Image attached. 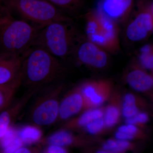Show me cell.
<instances>
[{"label":"cell","instance_id":"cell-30","mask_svg":"<svg viewBox=\"0 0 153 153\" xmlns=\"http://www.w3.org/2000/svg\"><path fill=\"white\" fill-rule=\"evenodd\" d=\"M94 146L84 149L85 153H113L110 151L106 150L101 147L98 148H94Z\"/></svg>","mask_w":153,"mask_h":153},{"label":"cell","instance_id":"cell-22","mask_svg":"<svg viewBox=\"0 0 153 153\" xmlns=\"http://www.w3.org/2000/svg\"><path fill=\"white\" fill-rule=\"evenodd\" d=\"M21 84V78L7 85L0 86V110L9 106L17 88Z\"/></svg>","mask_w":153,"mask_h":153},{"label":"cell","instance_id":"cell-27","mask_svg":"<svg viewBox=\"0 0 153 153\" xmlns=\"http://www.w3.org/2000/svg\"><path fill=\"white\" fill-rule=\"evenodd\" d=\"M18 135V131L14 128L10 127L4 135L0 139L1 150L7 146Z\"/></svg>","mask_w":153,"mask_h":153},{"label":"cell","instance_id":"cell-18","mask_svg":"<svg viewBox=\"0 0 153 153\" xmlns=\"http://www.w3.org/2000/svg\"><path fill=\"white\" fill-rule=\"evenodd\" d=\"M113 100L104 110V118L105 128H111L119 121L121 114V107L118 100Z\"/></svg>","mask_w":153,"mask_h":153},{"label":"cell","instance_id":"cell-6","mask_svg":"<svg viewBox=\"0 0 153 153\" xmlns=\"http://www.w3.org/2000/svg\"><path fill=\"white\" fill-rule=\"evenodd\" d=\"M36 98L30 113V119L36 126H49L58 118L59 96L63 85L53 84L44 88Z\"/></svg>","mask_w":153,"mask_h":153},{"label":"cell","instance_id":"cell-23","mask_svg":"<svg viewBox=\"0 0 153 153\" xmlns=\"http://www.w3.org/2000/svg\"><path fill=\"white\" fill-rule=\"evenodd\" d=\"M66 14L76 13L82 8L83 0H46Z\"/></svg>","mask_w":153,"mask_h":153},{"label":"cell","instance_id":"cell-26","mask_svg":"<svg viewBox=\"0 0 153 153\" xmlns=\"http://www.w3.org/2000/svg\"><path fill=\"white\" fill-rule=\"evenodd\" d=\"M149 117L147 113L139 112L133 117L126 119V124L136 125L145 124L149 121Z\"/></svg>","mask_w":153,"mask_h":153},{"label":"cell","instance_id":"cell-12","mask_svg":"<svg viewBox=\"0 0 153 153\" xmlns=\"http://www.w3.org/2000/svg\"><path fill=\"white\" fill-rule=\"evenodd\" d=\"M22 56L0 52V86L21 78Z\"/></svg>","mask_w":153,"mask_h":153},{"label":"cell","instance_id":"cell-15","mask_svg":"<svg viewBox=\"0 0 153 153\" xmlns=\"http://www.w3.org/2000/svg\"><path fill=\"white\" fill-rule=\"evenodd\" d=\"M126 80L132 89L138 92H148L153 88L152 75L138 66L128 71Z\"/></svg>","mask_w":153,"mask_h":153},{"label":"cell","instance_id":"cell-13","mask_svg":"<svg viewBox=\"0 0 153 153\" xmlns=\"http://www.w3.org/2000/svg\"><path fill=\"white\" fill-rule=\"evenodd\" d=\"M83 108V98L78 87L68 93L60 102L58 119L68 120L77 114Z\"/></svg>","mask_w":153,"mask_h":153},{"label":"cell","instance_id":"cell-10","mask_svg":"<svg viewBox=\"0 0 153 153\" xmlns=\"http://www.w3.org/2000/svg\"><path fill=\"white\" fill-rule=\"evenodd\" d=\"M134 0H98L94 10L118 25L127 19Z\"/></svg>","mask_w":153,"mask_h":153},{"label":"cell","instance_id":"cell-1","mask_svg":"<svg viewBox=\"0 0 153 153\" xmlns=\"http://www.w3.org/2000/svg\"><path fill=\"white\" fill-rule=\"evenodd\" d=\"M22 58L21 83L29 90L37 92L52 85L64 73V67L59 59L41 47L33 46Z\"/></svg>","mask_w":153,"mask_h":153},{"label":"cell","instance_id":"cell-9","mask_svg":"<svg viewBox=\"0 0 153 153\" xmlns=\"http://www.w3.org/2000/svg\"><path fill=\"white\" fill-rule=\"evenodd\" d=\"M84 102L83 109L99 108L109 99L112 85L105 79L90 80L79 86Z\"/></svg>","mask_w":153,"mask_h":153},{"label":"cell","instance_id":"cell-32","mask_svg":"<svg viewBox=\"0 0 153 153\" xmlns=\"http://www.w3.org/2000/svg\"><path fill=\"white\" fill-rule=\"evenodd\" d=\"M10 19V17L8 16L0 18V26L4 25V24L8 22Z\"/></svg>","mask_w":153,"mask_h":153},{"label":"cell","instance_id":"cell-29","mask_svg":"<svg viewBox=\"0 0 153 153\" xmlns=\"http://www.w3.org/2000/svg\"><path fill=\"white\" fill-rule=\"evenodd\" d=\"M45 153H69L67 148L56 146L48 145Z\"/></svg>","mask_w":153,"mask_h":153},{"label":"cell","instance_id":"cell-4","mask_svg":"<svg viewBox=\"0 0 153 153\" xmlns=\"http://www.w3.org/2000/svg\"><path fill=\"white\" fill-rule=\"evenodd\" d=\"M5 3L25 21L39 27L54 22H72L70 17L46 0H5Z\"/></svg>","mask_w":153,"mask_h":153},{"label":"cell","instance_id":"cell-16","mask_svg":"<svg viewBox=\"0 0 153 153\" xmlns=\"http://www.w3.org/2000/svg\"><path fill=\"white\" fill-rule=\"evenodd\" d=\"M100 143V147L113 153H136L139 150V145L131 141L111 138Z\"/></svg>","mask_w":153,"mask_h":153},{"label":"cell","instance_id":"cell-7","mask_svg":"<svg viewBox=\"0 0 153 153\" xmlns=\"http://www.w3.org/2000/svg\"><path fill=\"white\" fill-rule=\"evenodd\" d=\"M153 31V3H142L126 27V37L133 43L141 42L149 37Z\"/></svg>","mask_w":153,"mask_h":153},{"label":"cell","instance_id":"cell-11","mask_svg":"<svg viewBox=\"0 0 153 153\" xmlns=\"http://www.w3.org/2000/svg\"><path fill=\"white\" fill-rule=\"evenodd\" d=\"M97 138L83 135H76L66 129L55 132L43 140L47 145H56L67 148L75 147L85 149L98 144Z\"/></svg>","mask_w":153,"mask_h":153},{"label":"cell","instance_id":"cell-17","mask_svg":"<svg viewBox=\"0 0 153 153\" xmlns=\"http://www.w3.org/2000/svg\"><path fill=\"white\" fill-rule=\"evenodd\" d=\"M104 115V110L100 107L86 109L80 116L69 122L65 127L67 128H83L91 122L103 118Z\"/></svg>","mask_w":153,"mask_h":153},{"label":"cell","instance_id":"cell-8","mask_svg":"<svg viewBox=\"0 0 153 153\" xmlns=\"http://www.w3.org/2000/svg\"><path fill=\"white\" fill-rule=\"evenodd\" d=\"M109 53L104 49L88 41L80 39L72 55L76 62L96 69L105 68L109 62Z\"/></svg>","mask_w":153,"mask_h":153},{"label":"cell","instance_id":"cell-5","mask_svg":"<svg viewBox=\"0 0 153 153\" xmlns=\"http://www.w3.org/2000/svg\"><path fill=\"white\" fill-rule=\"evenodd\" d=\"M85 33L86 39L109 54L120 49L118 25L94 10L85 16Z\"/></svg>","mask_w":153,"mask_h":153},{"label":"cell","instance_id":"cell-25","mask_svg":"<svg viewBox=\"0 0 153 153\" xmlns=\"http://www.w3.org/2000/svg\"><path fill=\"white\" fill-rule=\"evenodd\" d=\"M117 131L133 135L136 137L138 140H145L146 138V134L140 130L137 126L130 124H126L120 126Z\"/></svg>","mask_w":153,"mask_h":153},{"label":"cell","instance_id":"cell-34","mask_svg":"<svg viewBox=\"0 0 153 153\" xmlns=\"http://www.w3.org/2000/svg\"></svg>","mask_w":153,"mask_h":153},{"label":"cell","instance_id":"cell-31","mask_svg":"<svg viewBox=\"0 0 153 153\" xmlns=\"http://www.w3.org/2000/svg\"><path fill=\"white\" fill-rule=\"evenodd\" d=\"M38 151L27 147L22 146L14 153H38Z\"/></svg>","mask_w":153,"mask_h":153},{"label":"cell","instance_id":"cell-3","mask_svg":"<svg viewBox=\"0 0 153 153\" xmlns=\"http://www.w3.org/2000/svg\"><path fill=\"white\" fill-rule=\"evenodd\" d=\"M41 27L25 20L10 18L0 26V52L22 56L33 47Z\"/></svg>","mask_w":153,"mask_h":153},{"label":"cell","instance_id":"cell-21","mask_svg":"<svg viewBox=\"0 0 153 153\" xmlns=\"http://www.w3.org/2000/svg\"><path fill=\"white\" fill-rule=\"evenodd\" d=\"M140 111L138 100L134 94L131 93L124 96L121 106V114L125 119L133 117Z\"/></svg>","mask_w":153,"mask_h":153},{"label":"cell","instance_id":"cell-19","mask_svg":"<svg viewBox=\"0 0 153 153\" xmlns=\"http://www.w3.org/2000/svg\"><path fill=\"white\" fill-rule=\"evenodd\" d=\"M18 135L24 144L31 145L41 141L43 133L36 126H27L18 131Z\"/></svg>","mask_w":153,"mask_h":153},{"label":"cell","instance_id":"cell-24","mask_svg":"<svg viewBox=\"0 0 153 153\" xmlns=\"http://www.w3.org/2000/svg\"><path fill=\"white\" fill-rule=\"evenodd\" d=\"M105 128L104 118L98 119L88 124L83 127L85 131L91 135H97Z\"/></svg>","mask_w":153,"mask_h":153},{"label":"cell","instance_id":"cell-14","mask_svg":"<svg viewBox=\"0 0 153 153\" xmlns=\"http://www.w3.org/2000/svg\"><path fill=\"white\" fill-rule=\"evenodd\" d=\"M36 91L29 90L16 102L8 106L0 112V139L2 137L11 126L19 112Z\"/></svg>","mask_w":153,"mask_h":153},{"label":"cell","instance_id":"cell-2","mask_svg":"<svg viewBox=\"0 0 153 153\" xmlns=\"http://www.w3.org/2000/svg\"><path fill=\"white\" fill-rule=\"evenodd\" d=\"M81 38L72 22H54L40 29L33 46L43 48L58 59L65 60L72 55Z\"/></svg>","mask_w":153,"mask_h":153},{"label":"cell","instance_id":"cell-33","mask_svg":"<svg viewBox=\"0 0 153 153\" xmlns=\"http://www.w3.org/2000/svg\"><path fill=\"white\" fill-rule=\"evenodd\" d=\"M3 110H4V109H1V110H0V112H1V111H2Z\"/></svg>","mask_w":153,"mask_h":153},{"label":"cell","instance_id":"cell-20","mask_svg":"<svg viewBox=\"0 0 153 153\" xmlns=\"http://www.w3.org/2000/svg\"><path fill=\"white\" fill-rule=\"evenodd\" d=\"M138 66L145 70L153 68V48L152 44H146L140 48L137 55Z\"/></svg>","mask_w":153,"mask_h":153},{"label":"cell","instance_id":"cell-28","mask_svg":"<svg viewBox=\"0 0 153 153\" xmlns=\"http://www.w3.org/2000/svg\"><path fill=\"white\" fill-rule=\"evenodd\" d=\"M24 143L18 135L7 146L1 150V153H14L20 148L23 146Z\"/></svg>","mask_w":153,"mask_h":153}]
</instances>
